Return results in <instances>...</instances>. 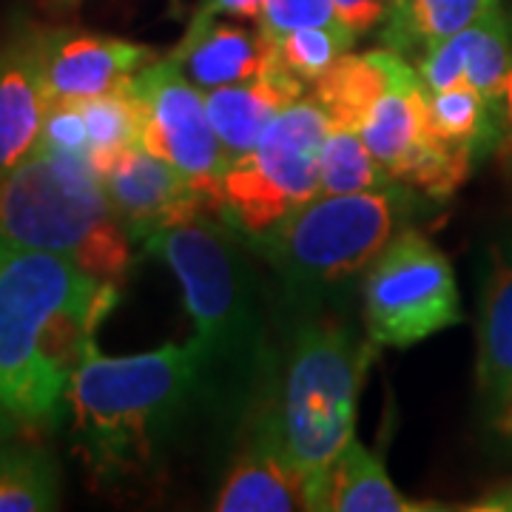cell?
<instances>
[{
  "mask_svg": "<svg viewBox=\"0 0 512 512\" xmlns=\"http://www.w3.org/2000/svg\"><path fill=\"white\" fill-rule=\"evenodd\" d=\"M256 23L265 40H276L299 26H345L336 18L333 0H262Z\"/></svg>",
  "mask_w": 512,
  "mask_h": 512,
  "instance_id": "4316f807",
  "label": "cell"
},
{
  "mask_svg": "<svg viewBox=\"0 0 512 512\" xmlns=\"http://www.w3.org/2000/svg\"><path fill=\"white\" fill-rule=\"evenodd\" d=\"M0 237L77 262L120 285L131 242L89 160L32 151L0 174Z\"/></svg>",
  "mask_w": 512,
  "mask_h": 512,
  "instance_id": "8992f818",
  "label": "cell"
},
{
  "mask_svg": "<svg viewBox=\"0 0 512 512\" xmlns=\"http://www.w3.org/2000/svg\"><path fill=\"white\" fill-rule=\"evenodd\" d=\"M390 0H333L336 18L348 26L353 35H367L379 29Z\"/></svg>",
  "mask_w": 512,
  "mask_h": 512,
  "instance_id": "f1b7e54d",
  "label": "cell"
},
{
  "mask_svg": "<svg viewBox=\"0 0 512 512\" xmlns=\"http://www.w3.org/2000/svg\"><path fill=\"white\" fill-rule=\"evenodd\" d=\"M80 3H83V0H49V6L57 9V12H72Z\"/></svg>",
  "mask_w": 512,
  "mask_h": 512,
  "instance_id": "e575fe53",
  "label": "cell"
},
{
  "mask_svg": "<svg viewBox=\"0 0 512 512\" xmlns=\"http://www.w3.org/2000/svg\"><path fill=\"white\" fill-rule=\"evenodd\" d=\"M271 43L276 60L305 86H311L339 57L350 52L356 35L348 26H299Z\"/></svg>",
  "mask_w": 512,
  "mask_h": 512,
  "instance_id": "484cf974",
  "label": "cell"
},
{
  "mask_svg": "<svg viewBox=\"0 0 512 512\" xmlns=\"http://www.w3.org/2000/svg\"><path fill=\"white\" fill-rule=\"evenodd\" d=\"M390 63V49H373L365 55L345 52L316 83H311V97L328 114L330 126L353 131L362 128L367 114L387 89Z\"/></svg>",
  "mask_w": 512,
  "mask_h": 512,
  "instance_id": "44dd1931",
  "label": "cell"
},
{
  "mask_svg": "<svg viewBox=\"0 0 512 512\" xmlns=\"http://www.w3.org/2000/svg\"><path fill=\"white\" fill-rule=\"evenodd\" d=\"M370 154L402 183L404 171L427 137V89L419 69L393 52L387 89L359 128Z\"/></svg>",
  "mask_w": 512,
  "mask_h": 512,
  "instance_id": "e0dca14e",
  "label": "cell"
},
{
  "mask_svg": "<svg viewBox=\"0 0 512 512\" xmlns=\"http://www.w3.org/2000/svg\"><path fill=\"white\" fill-rule=\"evenodd\" d=\"M46 109L43 29L23 23L0 43V174L35 151Z\"/></svg>",
  "mask_w": 512,
  "mask_h": 512,
  "instance_id": "7c38bea8",
  "label": "cell"
},
{
  "mask_svg": "<svg viewBox=\"0 0 512 512\" xmlns=\"http://www.w3.org/2000/svg\"><path fill=\"white\" fill-rule=\"evenodd\" d=\"M495 424H498V430H501L504 436H512V404L501 413V419L495 421Z\"/></svg>",
  "mask_w": 512,
  "mask_h": 512,
  "instance_id": "836d02e7",
  "label": "cell"
},
{
  "mask_svg": "<svg viewBox=\"0 0 512 512\" xmlns=\"http://www.w3.org/2000/svg\"><path fill=\"white\" fill-rule=\"evenodd\" d=\"M86 126H89V163L97 177L109 168L123 151L143 146V123L137 100L128 89L80 100Z\"/></svg>",
  "mask_w": 512,
  "mask_h": 512,
  "instance_id": "d4e9b609",
  "label": "cell"
},
{
  "mask_svg": "<svg viewBox=\"0 0 512 512\" xmlns=\"http://www.w3.org/2000/svg\"><path fill=\"white\" fill-rule=\"evenodd\" d=\"M421 83L430 92L470 86L498 103L512 69V23L498 6L487 18L441 40L416 63Z\"/></svg>",
  "mask_w": 512,
  "mask_h": 512,
  "instance_id": "4fadbf2b",
  "label": "cell"
},
{
  "mask_svg": "<svg viewBox=\"0 0 512 512\" xmlns=\"http://www.w3.org/2000/svg\"><path fill=\"white\" fill-rule=\"evenodd\" d=\"M365 328L376 348H413L461 322L450 259L419 228L387 242L362 279Z\"/></svg>",
  "mask_w": 512,
  "mask_h": 512,
  "instance_id": "ba28073f",
  "label": "cell"
},
{
  "mask_svg": "<svg viewBox=\"0 0 512 512\" xmlns=\"http://www.w3.org/2000/svg\"><path fill=\"white\" fill-rule=\"evenodd\" d=\"M183 288L197 345L205 404L242 413L259 404L276 379V350L268 342L262 288L248 239L214 214L143 239Z\"/></svg>",
  "mask_w": 512,
  "mask_h": 512,
  "instance_id": "7a4b0ae2",
  "label": "cell"
},
{
  "mask_svg": "<svg viewBox=\"0 0 512 512\" xmlns=\"http://www.w3.org/2000/svg\"><path fill=\"white\" fill-rule=\"evenodd\" d=\"M171 57L194 86H200L202 92H214L265 72L274 60V46L259 29L251 32L220 23V18L191 20Z\"/></svg>",
  "mask_w": 512,
  "mask_h": 512,
  "instance_id": "2e32d148",
  "label": "cell"
},
{
  "mask_svg": "<svg viewBox=\"0 0 512 512\" xmlns=\"http://www.w3.org/2000/svg\"><path fill=\"white\" fill-rule=\"evenodd\" d=\"M222 15L237 20H259L262 0H200L191 20H217Z\"/></svg>",
  "mask_w": 512,
  "mask_h": 512,
  "instance_id": "f546056e",
  "label": "cell"
},
{
  "mask_svg": "<svg viewBox=\"0 0 512 512\" xmlns=\"http://www.w3.org/2000/svg\"><path fill=\"white\" fill-rule=\"evenodd\" d=\"M498 6L501 0H390L379 40L382 49L419 63L441 40L487 18Z\"/></svg>",
  "mask_w": 512,
  "mask_h": 512,
  "instance_id": "ac0fdd59",
  "label": "cell"
},
{
  "mask_svg": "<svg viewBox=\"0 0 512 512\" xmlns=\"http://www.w3.org/2000/svg\"><path fill=\"white\" fill-rule=\"evenodd\" d=\"M154 60V52L126 37L43 29V80L49 103H80L120 92Z\"/></svg>",
  "mask_w": 512,
  "mask_h": 512,
  "instance_id": "8fae6325",
  "label": "cell"
},
{
  "mask_svg": "<svg viewBox=\"0 0 512 512\" xmlns=\"http://www.w3.org/2000/svg\"><path fill=\"white\" fill-rule=\"evenodd\" d=\"M478 396L495 421L512 404V265L498 262L478 322Z\"/></svg>",
  "mask_w": 512,
  "mask_h": 512,
  "instance_id": "d6986e66",
  "label": "cell"
},
{
  "mask_svg": "<svg viewBox=\"0 0 512 512\" xmlns=\"http://www.w3.org/2000/svg\"><path fill=\"white\" fill-rule=\"evenodd\" d=\"M421 197L407 183L359 194H319L271 231L245 239L274 271L291 305L319 311L330 299L348 296L387 242L413 225L424 211Z\"/></svg>",
  "mask_w": 512,
  "mask_h": 512,
  "instance_id": "5b68a950",
  "label": "cell"
},
{
  "mask_svg": "<svg viewBox=\"0 0 512 512\" xmlns=\"http://www.w3.org/2000/svg\"><path fill=\"white\" fill-rule=\"evenodd\" d=\"M467 512H512V478L493 487L490 493H484L481 498H476L473 504L461 507Z\"/></svg>",
  "mask_w": 512,
  "mask_h": 512,
  "instance_id": "1f68e13d",
  "label": "cell"
},
{
  "mask_svg": "<svg viewBox=\"0 0 512 512\" xmlns=\"http://www.w3.org/2000/svg\"><path fill=\"white\" fill-rule=\"evenodd\" d=\"M325 512H433L444 510L439 504H421L416 498L404 495L384 467L382 456L367 450L359 439L345 447V453L336 458L322 507Z\"/></svg>",
  "mask_w": 512,
  "mask_h": 512,
  "instance_id": "ffe728a7",
  "label": "cell"
},
{
  "mask_svg": "<svg viewBox=\"0 0 512 512\" xmlns=\"http://www.w3.org/2000/svg\"><path fill=\"white\" fill-rule=\"evenodd\" d=\"M18 436H26L23 430H20V424L15 421V416L3 407V402H0V450L9 444V441H15Z\"/></svg>",
  "mask_w": 512,
  "mask_h": 512,
  "instance_id": "d6a6232c",
  "label": "cell"
},
{
  "mask_svg": "<svg viewBox=\"0 0 512 512\" xmlns=\"http://www.w3.org/2000/svg\"><path fill=\"white\" fill-rule=\"evenodd\" d=\"M302 97H305V83L276 60V52L271 66L262 74L245 83L205 92V109L228 165L254 151L265 128Z\"/></svg>",
  "mask_w": 512,
  "mask_h": 512,
  "instance_id": "9a60e30c",
  "label": "cell"
},
{
  "mask_svg": "<svg viewBox=\"0 0 512 512\" xmlns=\"http://www.w3.org/2000/svg\"><path fill=\"white\" fill-rule=\"evenodd\" d=\"M319 180H322V194H359V191L399 183L370 154L359 131L339 126L328 128L322 163H319Z\"/></svg>",
  "mask_w": 512,
  "mask_h": 512,
  "instance_id": "cb8c5ba5",
  "label": "cell"
},
{
  "mask_svg": "<svg viewBox=\"0 0 512 512\" xmlns=\"http://www.w3.org/2000/svg\"><path fill=\"white\" fill-rule=\"evenodd\" d=\"M117 302L109 279L0 237V402L26 436L63 424L74 370Z\"/></svg>",
  "mask_w": 512,
  "mask_h": 512,
  "instance_id": "6da1fadb",
  "label": "cell"
},
{
  "mask_svg": "<svg viewBox=\"0 0 512 512\" xmlns=\"http://www.w3.org/2000/svg\"><path fill=\"white\" fill-rule=\"evenodd\" d=\"M126 89L140 109L143 146L174 165L211 200L220 217L228 160L205 109V92L185 77L171 55L154 57Z\"/></svg>",
  "mask_w": 512,
  "mask_h": 512,
  "instance_id": "9c48e42d",
  "label": "cell"
},
{
  "mask_svg": "<svg viewBox=\"0 0 512 512\" xmlns=\"http://www.w3.org/2000/svg\"><path fill=\"white\" fill-rule=\"evenodd\" d=\"M35 151L89 160V126L80 103H49Z\"/></svg>",
  "mask_w": 512,
  "mask_h": 512,
  "instance_id": "83f0119b",
  "label": "cell"
},
{
  "mask_svg": "<svg viewBox=\"0 0 512 512\" xmlns=\"http://www.w3.org/2000/svg\"><path fill=\"white\" fill-rule=\"evenodd\" d=\"M495 111H498V146L495 148H498L501 160L512 163V69L504 80V89L498 94Z\"/></svg>",
  "mask_w": 512,
  "mask_h": 512,
  "instance_id": "4dcf8cb0",
  "label": "cell"
},
{
  "mask_svg": "<svg viewBox=\"0 0 512 512\" xmlns=\"http://www.w3.org/2000/svg\"><path fill=\"white\" fill-rule=\"evenodd\" d=\"M60 507V467L40 436H18L0 450V512Z\"/></svg>",
  "mask_w": 512,
  "mask_h": 512,
  "instance_id": "7402d4cb",
  "label": "cell"
},
{
  "mask_svg": "<svg viewBox=\"0 0 512 512\" xmlns=\"http://www.w3.org/2000/svg\"><path fill=\"white\" fill-rule=\"evenodd\" d=\"M328 128V114L311 94L282 111L254 151L228 165L222 180V220L242 237H256L319 197V163Z\"/></svg>",
  "mask_w": 512,
  "mask_h": 512,
  "instance_id": "52a82bcc",
  "label": "cell"
},
{
  "mask_svg": "<svg viewBox=\"0 0 512 512\" xmlns=\"http://www.w3.org/2000/svg\"><path fill=\"white\" fill-rule=\"evenodd\" d=\"M100 183L117 220L123 222L134 242L197 220L202 214H217L202 191H197L174 165L165 163L163 157H157L146 146L123 151L100 174Z\"/></svg>",
  "mask_w": 512,
  "mask_h": 512,
  "instance_id": "30bf717a",
  "label": "cell"
},
{
  "mask_svg": "<svg viewBox=\"0 0 512 512\" xmlns=\"http://www.w3.org/2000/svg\"><path fill=\"white\" fill-rule=\"evenodd\" d=\"M427 134L444 143L476 151L478 157L498 146V111L490 97L470 86L427 89Z\"/></svg>",
  "mask_w": 512,
  "mask_h": 512,
  "instance_id": "603a6c76",
  "label": "cell"
},
{
  "mask_svg": "<svg viewBox=\"0 0 512 512\" xmlns=\"http://www.w3.org/2000/svg\"><path fill=\"white\" fill-rule=\"evenodd\" d=\"M373 356L370 336L362 339L330 316H308L279 362L276 390L256 404L271 421L282 456L305 481L311 512L322 507L336 458L356 439L359 393Z\"/></svg>",
  "mask_w": 512,
  "mask_h": 512,
  "instance_id": "277c9868",
  "label": "cell"
},
{
  "mask_svg": "<svg viewBox=\"0 0 512 512\" xmlns=\"http://www.w3.org/2000/svg\"><path fill=\"white\" fill-rule=\"evenodd\" d=\"M214 510L220 512H293L308 510V490L302 476L282 456L271 421L254 407L251 433L237 461L222 481Z\"/></svg>",
  "mask_w": 512,
  "mask_h": 512,
  "instance_id": "5bb4252c",
  "label": "cell"
},
{
  "mask_svg": "<svg viewBox=\"0 0 512 512\" xmlns=\"http://www.w3.org/2000/svg\"><path fill=\"white\" fill-rule=\"evenodd\" d=\"M194 402H205L197 345L106 356L89 339L66 393L74 453L94 484L117 487L163 453Z\"/></svg>",
  "mask_w": 512,
  "mask_h": 512,
  "instance_id": "3957f363",
  "label": "cell"
}]
</instances>
